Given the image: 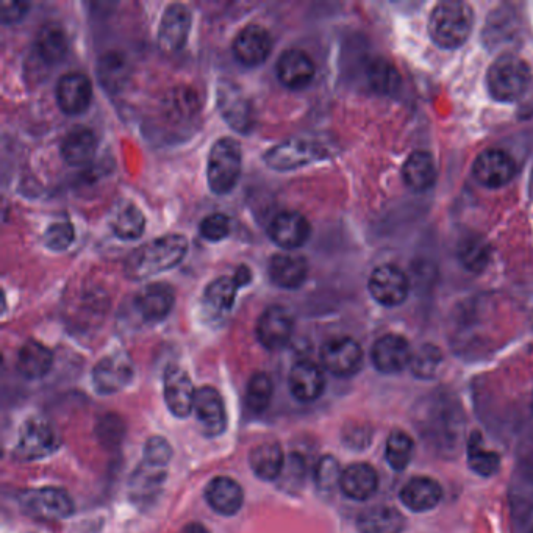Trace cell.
Returning a JSON list of instances; mask_svg holds the SVG:
<instances>
[{"mask_svg":"<svg viewBox=\"0 0 533 533\" xmlns=\"http://www.w3.org/2000/svg\"><path fill=\"white\" fill-rule=\"evenodd\" d=\"M269 279L277 287L285 290H296L307 279V258L291 252H280L272 255L268 265Z\"/></svg>","mask_w":533,"mask_h":533,"instance_id":"obj_24","label":"cell"},{"mask_svg":"<svg viewBox=\"0 0 533 533\" xmlns=\"http://www.w3.org/2000/svg\"><path fill=\"white\" fill-rule=\"evenodd\" d=\"M341 474L340 463L332 457H322L316 466L315 480L321 491H332L340 487Z\"/></svg>","mask_w":533,"mask_h":533,"instance_id":"obj_47","label":"cell"},{"mask_svg":"<svg viewBox=\"0 0 533 533\" xmlns=\"http://www.w3.org/2000/svg\"><path fill=\"white\" fill-rule=\"evenodd\" d=\"M319 152L321 149L313 143L299 140V138H290V140L282 141L277 146L271 147L263 160L274 171H293V169L301 168V166L318 160L321 157Z\"/></svg>","mask_w":533,"mask_h":533,"instance_id":"obj_12","label":"cell"},{"mask_svg":"<svg viewBox=\"0 0 533 533\" xmlns=\"http://www.w3.org/2000/svg\"><path fill=\"white\" fill-rule=\"evenodd\" d=\"M412 347L401 335H385L374 343L371 358L377 371L396 374L404 371L412 362Z\"/></svg>","mask_w":533,"mask_h":533,"instance_id":"obj_18","label":"cell"},{"mask_svg":"<svg viewBox=\"0 0 533 533\" xmlns=\"http://www.w3.org/2000/svg\"><path fill=\"white\" fill-rule=\"evenodd\" d=\"M468 465L474 473L483 477L493 476L501 465V458L496 452L488 451L483 446V438L479 432H474L468 441Z\"/></svg>","mask_w":533,"mask_h":533,"instance_id":"obj_38","label":"cell"},{"mask_svg":"<svg viewBox=\"0 0 533 533\" xmlns=\"http://www.w3.org/2000/svg\"><path fill=\"white\" fill-rule=\"evenodd\" d=\"M97 74H99V82L104 85L105 90L118 93L129 82L130 63L119 52H107L99 58Z\"/></svg>","mask_w":533,"mask_h":533,"instance_id":"obj_37","label":"cell"},{"mask_svg":"<svg viewBox=\"0 0 533 533\" xmlns=\"http://www.w3.org/2000/svg\"><path fill=\"white\" fill-rule=\"evenodd\" d=\"M165 479V468L147 462L141 463L130 479V498L136 505L149 504L160 494Z\"/></svg>","mask_w":533,"mask_h":533,"instance_id":"obj_29","label":"cell"},{"mask_svg":"<svg viewBox=\"0 0 533 533\" xmlns=\"http://www.w3.org/2000/svg\"><path fill=\"white\" fill-rule=\"evenodd\" d=\"M97 151L96 133L86 127H77L63 138L61 157L71 166L88 165Z\"/></svg>","mask_w":533,"mask_h":533,"instance_id":"obj_32","label":"cell"},{"mask_svg":"<svg viewBox=\"0 0 533 533\" xmlns=\"http://www.w3.org/2000/svg\"><path fill=\"white\" fill-rule=\"evenodd\" d=\"M57 104L66 115H82L93 99V85L83 72H68L57 83Z\"/></svg>","mask_w":533,"mask_h":533,"instance_id":"obj_15","label":"cell"},{"mask_svg":"<svg viewBox=\"0 0 533 533\" xmlns=\"http://www.w3.org/2000/svg\"><path fill=\"white\" fill-rule=\"evenodd\" d=\"M274 385L265 373H255L247 383L246 404L254 413H263L271 404Z\"/></svg>","mask_w":533,"mask_h":533,"instance_id":"obj_41","label":"cell"},{"mask_svg":"<svg viewBox=\"0 0 533 533\" xmlns=\"http://www.w3.org/2000/svg\"><path fill=\"white\" fill-rule=\"evenodd\" d=\"M312 233L310 222L297 212H282L272 218L268 235L277 246L285 251H294L307 243Z\"/></svg>","mask_w":533,"mask_h":533,"instance_id":"obj_17","label":"cell"},{"mask_svg":"<svg viewBox=\"0 0 533 533\" xmlns=\"http://www.w3.org/2000/svg\"><path fill=\"white\" fill-rule=\"evenodd\" d=\"M163 391H165L166 405L172 415L177 418H187L194 412L197 391L194 390L187 371H183L180 366L172 365L166 369Z\"/></svg>","mask_w":533,"mask_h":533,"instance_id":"obj_16","label":"cell"},{"mask_svg":"<svg viewBox=\"0 0 533 533\" xmlns=\"http://www.w3.org/2000/svg\"><path fill=\"white\" fill-rule=\"evenodd\" d=\"M216 102L224 121L233 130L247 135L254 129V107L243 88L232 80H221L216 88Z\"/></svg>","mask_w":533,"mask_h":533,"instance_id":"obj_6","label":"cell"},{"mask_svg":"<svg viewBox=\"0 0 533 533\" xmlns=\"http://www.w3.org/2000/svg\"><path fill=\"white\" fill-rule=\"evenodd\" d=\"M441 363H443V355L440 349L432 344H426L413 354L410 368L419 379H432L437 376Z\"/></svg>","mask_w":533,"mask_h":533,"instance_id":"obj_43","label":"cell"},{"mask_svg":"<svg viewBox=\"0 0 533 533\" xmlns=\"http://www.w3.org/2000/svg\"><path fill=\"white\" fill-rule=\"evenodd\" d=\"M532 533H533V529H532Z\"/></svg>","mask_w":533,"mask_h":533,"instance_id":"obj_53","label":"cell"},{"mask_svg":"<svg viewBox=\"0 0 533 533\" xmlns=\"http://www.w3.org/2000/svg\"><path fill=\"white\" fill-rule=\"evenodd\" d=\"M368 82L377 93L388 94L398 90L401 77L391 63L379 58L369 65Z\"/></svg>","mask_w":533,"mask_h":533,"instance_id":"obj_42","label":"cell"},{"mask_svg":"<svg viewBox=\"0 0 533 533\" xmlns=\"http://www.w3.org/2000/svg\"><path fill=\"white\" fill-rule=\"evenodd\" d=\"M54 355L40 341L30 340L22 344L18 354V371L26 379H43L51 371Z\"/></svg>","mask_w":533,"mask_h":533,"instance_id":"obj_34","label":"cell"},{"mask_svg":"<svg viewBox=\"0 0 533 533\" xmlns=\"http://www.w3.org/2000/svg\"><path fill=\"white\" fill-rule=\"evenodd\" d=\"M277 77L290 90H302L315 79V63L301 49H288L277 60Z\"/></svg>","mask_w":533,"mask_h":533,"instance_id":"obj_22","label":"cell"},{"mask_svg":"<svg viewBox=\"0 0 533 533\" xmlns=\"http://www.w3.org/2000/svg\"><path fill=\"white\" fill-rule=\"evenodd\" d=\"M74 238H76V230L71 222H55L47 227L44 233V244L51 251L61 252L66 251L74 243Z\"/></svg>","mask_w":533,"mask_h":533,"instance_id":"obj_46","label":"cell"},{"mask_svg":"<svg viewBox=\"0 0 533 533\" xmlns=\"http://www.w3.org/2000/svg\"><path fill=\"white\" fill-rule=\"evenodd\" d=\"M251 280V271L246 266H241L233 277H218L205 288L202 296L204 310L212 316H222L229 313L233 307L235 297L241 285Z\"/></svg>","mask_w":533,"mask_h":533,"instance_id":"obj_13","label":"cell"},{"mask_svg":"<svg viewBox=\"0 0 533 533\" xmlns=\"http://www.w3.org/2000/svg\"><path fill=\"white\" fill-rule=\"evenodd\" d=\"M402 174L405 183L413 191H426L437 179V168L429 152L416 151L405 161Z\"/></svg>","mask_w":533,"mask_h":533,"instance_id":"obj_36","label":"cell"},{"mask_svg":"<svg viewBox=\"0 0 533 533\" xmlns=\"http://www.w3.org/2000/svg\"><path fill=\"white\" fill-rule=\"evenodd\" d=\"M176 293L168 283L155 282L146 285L136 294L135 307L146 321L157 322L171 313Z\"/></svg>","mask_w":533,"mask_h":533,"instance_id":"obj_23","label":"cell"},{"mask_svg":"<svg viewBox=\"0 0 533 533\" xmlns=\"http://www.w3.org/2000/svg\"><path fill=\"white\" fill-rule=\"evenodd\" d=\"M490 257V249L482 238H468L460 246V258L463 265L471 271H480L485 268Z\"/></svg>","mask_w":533,"mask_h":533,"instance_id":"obj_44","label":"cell"},{"mask_svg":"<svg viewBox=\"0 0 533 533\" xmlns=\"http://www.w3.org/2000/svg\"><path fill=\"white\" fill-rule=\"evenodd\" d=\"M183 533H210L202 524L193 523Z\"/></svg>","mask_w":533,"mask_h":533,"instance_id":"obj_52","label":"cell"},{"mask_svg":"<svg viewBox=\"0 0 533 533\" xmlns=\"http://www.w3.org/2000/svg\"><path fill=\"white\" fill-rule=\"evenodd\" d=\"M473 172L483 187L501 188L515 177L516 163L507 152L491 149L477 157Z\"/></svg>","mask_w":533,"mask_h":533,"instance_id":"obj_19","label":"cell"},{"mask_svg":"<svg viewBox=\"0 0 533 533\" xmlns=\"http://www.w3.org/2000/svg\"><path fill=\"white\" fill-rule=\"evenodd\" d=\"M285 455L279 443L258 444L249 455V465L258 479L272 482L279 480L285 466Z\"/></svg>","mask_w":533,"mask_h":533,"instance_id":"obj_35","label":"cell"},{"mask_svg":"<svg viewBox=\"0 0 533 533\" xmlns=\"http://www.w3.org/2000/svg\"><path fill=\"white\" fill-rule=\"evenodd\" d=\"M379 488V476L376 469L368 463H354L343 469L340 490L344 496L354 501H366Z\"/></svg>","mask_w":533,"mask_h":533,"instance_id":"obj_26","label":"cell"},{"mask_svg":"<svg viewBox=\"0 0 533 533\" xmlns=\"http://www.w3.org/2000/svg\"><path fill=\"white\" fill-rule=\"evenodd\" d=\"M241 146L233 138H219L208 154L207 180L213 193L227 194L241 176Z\"/></svg>","mask_w":533,"mask_h":533,"instance_id":"obj_4","label":"cell"},{"mask_svg":"<svg viewBox=\"0 0 533 533\" xmlns=\"http://www.w3.org/2000/svg\"><path fill=\"white\" fill-rule=\"evenodd\" d=\"M205 499L219 515L232 516L240 512L243 505V488L230 477H216L205 488Z\"/></svg>","mask_w":533,"mask_h":533,"instance_id":"obj_28","label":"cell"},{"mask_svg":"<svg viewBox=\"0 0 533 533\" xmlns=\"http://www.w3.org/2000/svg\"><path fill=\"white\" fill-rule=\"evenodd\" d=\"M321 362L333 376H354L362 368V346L349 337L332 338L322 346Z\"/></svg>","mask_w":533,"mask_h":533,"instance_id":"obj_8","label":"cell"},{"mask_svg":"<svg viewBox=\"0 0 533 533\" xmlns=\"http://www.w3.org/2000/svg\"><path fill=\"white\" fill-rule=\"evenodd\" d=\"M443 499V488L430 477H413L401 490V501L412 512H429Z\"/></svg>","mask_w":533,"mask_h":533,"instance_id":"obj_27","label":"cell"},{"mask_svg":"<svg viewBox=\"0 0 533 533\" xmlns=\"http://www.w3.org/2000/svg\"><path fill=\"white\" fill-rule=\"evenodd\" d=\"M191 22L193 15L187 5H168L158 27V46L161 51L172 54L183 49L190 35Z\"/></svg>","mask_w":533,"mask_h":533,"instance_id":"obj_10","label":"cell"},{"mask_svg":"<svg viewBox=\"0 0 533 533\" xmlns=\"http://www.w3.org/2000/svg\"><path fill=\"white\" fill-rule=\"evenodd\" d=\"M171 457V444L165 438L154 437L147 441L146 449H144V462L165 468L171 462Z\"/></svg>","mask_w":533,"mask_h":533,"instance_id":"obj_49","label":"cell"},{"mask_svg":"<svg viewBox=\"0 0 533 533\" xmlns=\"http://www.w3.org/2000/svg\"><path fill=\"white\" fill-rule=\"evenodd\" d=\"M199 232L204 240L212 241V243L226 240L230 233V219L222 213L205 216L199 226Z\"/></svg>","mask_w":533,"mask_h":533,"instance_id":"obj_48","label":"cell"},{"mask_svg":"<svg viewBox=\"0 0 533 533\" xmlns=\"http://www.w3.org/2000/svg\"><path fill=\"white\" fill-rule=\"evenodd\" d=\"M404 526V515L388 505L366 508L357 519L358 533H402Z\"/></svg>","mask_w":533,"mask_h":533,"instance_id":"obj_30","label":"cell"},{"mask_svg":"<svg viewBox=\"0 0 533 533\" xmlns=\"http://www.w3.org/2000/svg\"><path fill=\"white\" fill-rule=\"evenodd\" d=\"M530 80L529 66L516 55H502L488 69V90L499 102L518 101L529 90Z\"/></svg>","mask_w":533,"mask_h":533,"instance_id":"obj_3","label":"cell"},{"mask_svg":"<svg viewBox=\"0 0 533 533\" xmlns=\"http://www.w3.org/2000/svg\"><path fill=\"white\" fill-rule=\"evenodd\" d=\"M413 454H415V443L412 437L401 430L391 433L387 441V462L394 471H404L410 462H412Z\"/></svg>","mask_w":533,"mask_h":533,"instance_id":"obj_39","label":"cell"},{"mask_svg":"<svg viewBox=\"0 0 533 533\" xmlns=\"http://www.w3.org/2000/svg\"><path fill=\"white\" fill-rule=\"evenodd\" d=\"M369 293L379 304L396 307L408 296V279L398 266L383 265L374 269L369 279Z\"/></svg>","mask_w":533,"mask_h":533,"instance_id":"obj_14","label":"cell"},{"mask_svg":"<svg viewBox=\"0 0 533 533\" xmlns=\"http://www.w3.org/2000/svg\"><path fill=\"white\" fill-rule=\"evenodd\" d=\"M21 507L32 518L58 521L74 513L71 496L61 488L44 487L26 491L21 496Z\"/></svg>","mask_w":533,"mask_h":533,"instance_id":"obj_7","label":"cell"},{"mask_svg":"<svg viewBox=\"0 0 533 533\" xmlns=\"http://www.w3.org/2000/svg\"><path fill=\"white\" fill-rule=\"evenodd\" d=\"M294 319L287 308L271 305L257 322V338L269 351H279L293 337Z\"/></svg>","mask_w":533,"mask_h":533,"instance_id":"obj_11","label":"cell"},{"mask_svg":"<svg viewBox=\"0 0 533 533\" xmlns=\"http://www.w3.org/2000/svg\"><path fill=\"white\" fill-rule=\"evenodd\" d=\"M201 111V99L191 86H177L168 91L163 101L165 118L172 122H190Z\"/></svg>","mask_w":533,"mask_h":533,"instance_id":"obj_33","label":"cell"},{"mask_svg":"<svg viewBox=\"0 0 533 533\" xmlns=\"http://www.w3.org/2000/svg\"><path fill=\"white\" fill-rule=\"evenodd\" d=\"M188 252L187 237L171 233L138 247L126 260V274L133 280H144L160 272L176 268Z\"/></svg>","mask_w":533,"mask_h":533,"instance_id":"obj_1","label":"cell"},{"mask_svg":"<svg viewBox=\"0 0 533 533\" xmlns=\"http://www.w3.org/2000/svg\"><path fill=\"white\" fill-rule=\"evenodd\" d=\"M233 55L247 68H255L268 60L272 51V36L265 27L247 24L235 36Z\"/></svg>","mask_w":533,"mask_h":533,"instance_id":"obj_9","label":"cell"},{"mask_svg":"<svg viewBox=\"0 0 533 533\" xmlns=\"http://www.w3.org/2000/svg\"><path fill=\"white\" fill-rule=\"evenodd\" d=\"M288 385L297 401L313 402L326 388V377L316 363L302 360L291 368Z\"/></svg>","mask_w":533,"mask_h":533,"instance_id":"obj_25","label":"cell"},{"mask_svg":"<svg viewBox=\"0 0 533 533\" xmlns=\"http://www.w3.org/2000/svg\"><path fill=\"white\" fill-rule=\"evenodd\" d=\"M305 474H307V465H305L304 458L297 454L290 455L279 477L280 487L290 493L301 490L305 482Z\"/></svg>","mask_w":533,"mask_h":533,"instance_id":"obj_45","label":"cell"},{"mask_svg":"<svg viewBox=\"0 0 533 533\" xmlns=\"http://www.w3.org/2000/svg\"><path fill=\"white\" fill-rule=\"evenodd\" d=\"M35 47L44 63L57 65L68 55V35L58 22H46L36 33Z\"/></svg>","mask_w":533,"mask_h":533,"instance_id":"obj_31","label":"cell"},{"mask_svg":"<svg viewBox=\"0 0 533 533\" xmlns=\"http://www.w3.org/2000/svg\"><path fill=\"white\" fill-rule=\"evenodd\" d=\"M30 5L27 2H4L2 4V22L15 24L27 15Z\"/></svg>","mask_w":533,"mask_h":533,"instance_id":"obj_51","label":"cell"},{"mask_svg":"<svg viewBox=\"0 0 533 533\" xmlns=\"http://www.w3.org/2000/svg\"><path fill=\"white\" fill-rule=\"evenodd\" d=\"M60 443L57 430L47 419H27L19 432L15 455L24 462L40 460L54 454L60 448Z\"/></svg>","mask_w":533,"mask_h":533,"instance_id":"obj_5","label":"cell"},{"mask_svg":"<svg viewBox=\"0 0 533 533\" xmlns=\"http://www.w3.org/2000/svg\"><path fill=\"white\" fill-rule=\"evenodd\" d=\"M194 413L207 437H218L227 427L226 407L221 394L212 387L197 390Z\"/></svg>","mask_w":533,"mask_h":533,"instance_id":"obj_21","label":"cell"},{"mask_svg":"<svg viewBox=\"0 0 533 533\" xmlns=\"http://www.w3.org/2000/svg\"><path fill=\"white\" fill-rule=\"evenodd\" d=\"M473 10L463 2H441L430 15V36L443 49L463 46L473 30Z\"/></svg>","mask_w":533,"mask_h":533,"instance_id":"obj_2","label":"cell"},{"mask_svg":"<svg viewBox=\"0 0 533 533\" xmlns=\"http://www.w3.org/2000/svg\"><path fill=\"white\" fill-rule=\"evenodd\" d=\"M113 233L121 240H136L146 229V219L136 205L129 204L122 208L113 221Z\"/></svg>","mask_w":533,"mask_h":533,"instance_id":"obj_40","label":"cell"},{"mask_svg":"<svg viewBox=\"0 0 533 533\" xmlns=\"http://www.w3.org/2000/svg\"><path fill=\"white\" fill-rule=\"evenodd\" d=\"M133 377V365L124 354L108 355L97 363L93 371L94 388L97 393L115 394L129 385Z\"/></svg>","mask_w":533,"mask_h":533,"instance_id":"obj_20","label":"cell"},{"mask_svg":"<svg viewBox=\"0 0 533 533\" xmlns=\"http://www.w3.org/2000/svg\"><path fill=\"white\" fill-rule=\"evenodd\" d=\"M124 423L121 418L115 415H108L102 418L99 423V429H97V435L101 438L102 443L107 446H116L119 441L124 437Z\"/></svg>","mask_w":533,"mask_h":533,"instance_id":"obj_50","label":"cell"}]
</instances>
